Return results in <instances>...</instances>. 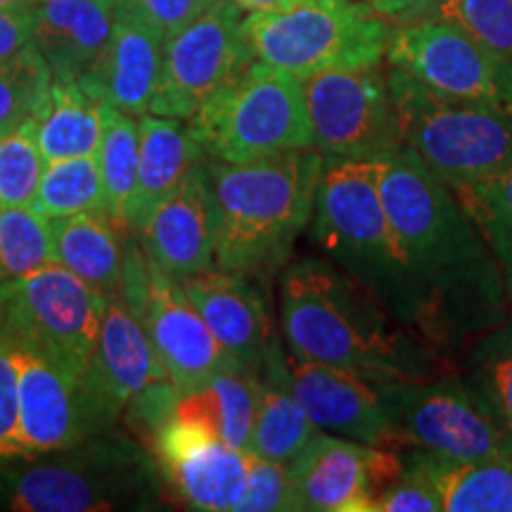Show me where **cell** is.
Instances as JSON below:
<instances>
[{"mask_svg":"<svg viewBox=\"0 0 512 512\" xmlns=\"http://www.w3.org/2000/svg\"><path fill=\"white\" fill-rule=\"evenodd\" d=\"M380 195L418 294V337L448 361L505 320L501 268L458 195L401 147L377 162Z\"/></svg>","mask_w":512,"mask_h":512,"instance_id":"cell-1","label":"cell"},{"mask_svg":"<svg viewBox=\"0 0 512 512\" xmlns=\"http://www.w3.org/2000/svg\"><path fill=\"white\" fill-rule=\"evenodd\" d=\"M280 330L292 358L351 370L375 384L458 370L325 256H306L283 268Z\"/></svg>","mask_w":512,"mask_h":512,"instance_id":"cell-2","label":"cell"},{"mask_svg":"<svg viewBox=\"0 0 512 512\" xmlns=\"http://www.w3.org/2000/svg\"><path fill=\"white\" fill-rule=\"evenodd\" d=\"M207 166L219 207L214 268L256 283L273 278L309 228L325 157L306 147L245 164L207 159Z\"/></svg>","mask_w":512,"mask_h":512,"instance_id":"cell-3","label":"cell"},{"mask_svg":"<svg viewBox=\"0 0 512 512\" xmlns=\"http://www.w3.org/2000/svg\"><path fill=\"white\" fill-rule=\"evenodd\" d=\"M162 486L150 448L133 434L112 430L62 451L0 465V510H155Z\"/></svg>","mask_w":512,"mask_h":512,"instance_id":"cell-4","label":"cell"},{"mask_svg":"<svg viewBox=\"0 0 512 512\" xmlns=\"http://www.w3.org/2000/svg\"><path fill=\"white\" fill-rule=\"evenodd\" d=\"M309 240L418 337V294L384 209L377 162L325 157Z\"/></svg>","mask_w":512,"mask_h":512,"instance_id":"cell-5","label":"cell"},{"mask_svg":"<svg viewBox=\"0 0 512 512\" xmlns=\"http://www.w3.org/2000/svg\"><path fill=\"white\" fill-rule=\"evenodd\" d=\"M211 162L245 164L313 147L304 83L254 60L188 121Z\"/></svg>","mask_w":512,"mask_h":512,"instance_id":"cell-6","label":"cell"},{"mask_svg":"<svg viewBox=\"0 0 512 512\" xmlns=\"http://www.w3.org/2000/svg\"><path fill=\"white\" fill-rule=\"evenodd\" d=\"M384 67L403 147L434 176L453 188L512 169V110L444 98L401 69Z\"/></svg>","mask_w":512,"mask_h":512,"instance_id":"cell-7","label":"cell"},{"mask_svg":"<svg viewBox=\"0 0 512 512\" xmlns=\"http://www.w3.org/2000/svg\"><path fill=\"white\" fill-rule=\"evenodd\" d=\"M392 29L366 0H306L283 12L245 17L256 60L302 81L332 69L382 64Z\"/></svg>","mask_w":512,"mask_h":512,"instance_id":"cell-8","label":"cell"},{"mask_svg":"<svg viewBox=\"0 0 512 512\" xmlns=\"http://www.w3.org/2000/svg\"><path fill=\"white\" fill-rule=\"evenodd\" d=\"M394 451H425L456 463L512 460V441L458 370L377 384Z\"/></svg>","mask_w":512,"mask_h":512,"instance_id":"cell-9","label":"cell"},{"mask_svg":"<svg viewBox=\"0 0 512 512\" xmlns=\"http://www.w3.org/2000/svg\"><path fill=\"white\" fill-rule=\"evenodd\" d=\"M107 299L55 261L0 283V330L15 344L83 373Z\"/></svg>","mask_w":512,"mask_h":512,"instance_id":"cell-10","label":"cell"},{"mask_svg":"<svg viewBox=\"0 0 512 512\" xmlns=\"http://www.w3.org/2000/svg\"><path fill=\"white\" fill-rule=\"evenodd\" d=\"M302 83L313 147L323 157L380 162L403 147L384 62L320 72Z\"/></svg>","mask_w":512,"mask_h":512,"instance_id":"cell-11","label":"cell"},{"mask_svg":"<svg viewBox=\"0 0 512 512\" xmlns=\"http://www.w3.org/2000/svg\"><path fill=\"white\" fill-rule=\"evenodd\" d=\"M384 62L444 98L512 110V62L444 17L394 24Z\"/></svg>","mask_w":512,"mask_h":512,"instance_id":"cell-12","label":"cell"},{"mask_svg":"<svg viewBox=\"0 0 512 512\" xmlns=\"http://www.w3.org/2000/svg\"><path fill=\"white\" fill-rule=\"evenodd\" d=\"M254 60L245 34V12L233 0H219L164 41L162 72L150 112L190 121L211 95Z\"/></svg>","mask_w":512,"mask_h":512,"instance_id":"cell-13","label":"cell"},{"mask_svg":"<svg viewBox=\"0 0 512 512\" xmlns=\"http://www.w3.org/2000/svg\"><path fill=\"white\" fill-rule=\"evenodd\" d=\"M403 472L399 451L313 432L287 463L299 510L373 512L375 498Z\"/></svg>","mask_w":512,"mask_h":512,"instance_id":"cell-14","label":"cell"},{"mask_svg":"<svg viewBox=\"0 0 512 512\" xmlns=\"http://www.w3.org/2000/svg\"><path fill=\"white\" fill-rule=\"evenodd\" d=\"M164 377L169 375L152 349L145 325L114 297L107 302L93 354L81 373L88 430L91 434L117 430L126 403Z\"/></svg>","mask_w":512,"mask_h":512,"instance_id":"cell-15","label":"cell"},{"mask_svg":"<svg viewBox=\"0 0 512 512\" xmlns=\"http://www.w3.org/2000/svg\"><path fill=\"white\" fill-rule=\"evenodd\" d=\"M166 489L185 508L202 512L235 510L245 489L252 453L223 444L219 437L171 418L150 444Z\"/></svg>","mask_w":512,"mask_h":512,"instance_id":"cell-16","label":"cell"},{"mask_svg":"<svg viewBox=\"0 0 512 512\" xmlns=\"http://www.w3.org/2000/svg\"><path fill=\"white\" fill-rule=\"evenodd\" d=\"M143 325L166 375L181 394L200 387L223 370L242 366L211 335L209 325L185 294L181 280L166 275L152 259L150 299Z\"/></svg>","mask_w":512,"mask_h":512,"instance_id":"cell-17","label":"cell"},{"mask_svg":"<svg viewBox=\"0 0 512 512\" xmlns=\"http://www.w3.org/2000/svg\"><path fill=\"white\" fill-rule=\"evenodd\" d=\"M12 349L17 363L19 437L24 458L62 451L93 437L83 411L81 373L31 347L12 342Z\"/></svg>","mask_w":512,"mask_h":512,"instance_id":"cell-18","label":"cell"},{"mask_svg":"<svg viewBox=\"0 0 512 512\" xmlns=\"http://www.w3.org/2000/svg\"><path fill=\"white\" fill-rule=\"evenodd\" d=\"M219 207L209 181L207 157L190 166L166 200L140 230V245L171 278L183 280L214 268Z\"/></svg>","mask_w":512,"mask_h":512,"instance_id":"cell-19","label":"cell"},{"mask_svg":"<svg viewBox=\"0 0 512 512\" xmlns=\"http://www.w3.org/2000/svg\"><path fill=\"white\" fill-rule=\"evenodd\" d=\"M287 382L294 399L320 432L339 434L370 446L394 448L392 427L380 389L366 377L328 363L299 361L287 354Z\"/></svg>","mask_w":512,"mask_h":512,"instance_id":"cell-20","label":"cell"},{"mask_svg":"<svg viewBox=\"0 0 512 512\" xmlns=\"http://www.w3.org/2000/svg\"><path fill=\"white\" fill-rule=\"evenodd\" d=\"M181 285L221 347L245 368L261 373L278 335L259 283L242 273L209 268L183 278Z\"/></svg>","mask_w":512,"mask_h":512,"instance_id":"cell-21","label":"cell"},{"mask_svg":"<svg viewBox=\"0 0 512 512\" xmlns=\"http://www.w3.org/2000/svg\"><path fill=\"white\" fill-rule=\"evenodd\" d=\"M162 55L164 38L131 12L117 8L110 41L76 83L95 102L143 117L155 98Z\"/></svg>","mask_w":512,"mask_h":512,"instance_id":"cell-22","label":"cell"},{"mask_svg":"<svg viewBox=\"0 0 512 512\" xmlns=\"http://www.w3.org/2000/svg\"><path fill=\"white\" fill-rule=\"evenodd\" d=\"M117 0H38L34 43L53 81H76L110 41Z\"/></svg>","mask_w":512,"mask_h":512,"instance_id":"cell-23","label":"cell"},{"mask_svg":"<svg viewBox=\"0 0 512 512\" xmlns=\"http://www.w3.org/2000/svg\"><path fill=\"white\" fill-rule=\"evenodd\" d=\"M138 131V174L124 211L126 226L136 235L147 226L159 204L178 188L190 166L207 157L183 119L147 112L138 117Z\"/></svg>","mask_w":512,"mask_h":512,"instance_id":"cell-24","label":"cell"},{"mask_svg":"<svg viewBox=\"0 0 512 512\" xmlns=\"http://www.w3.org/2000/svg\"><path fill=\"white\" fill-rule=\"evenodd\" d=\"M48 230L55 264L69 268L112 302L119 292L126 242L133 230L107 211L48 219Z\"/></svg>","mask_w":512,"mask_h":512,"instance_id":"cell-25","label":"cell"},{"mask_svg":"<svg viewBox=\"0 0 512 512\" xmlns=\"http://www.w3.org/2000/svg\"><path fill=\"white\" fill-rule=\"evenodd\" d=\"M287 373H290L287 351L278 339L261 368L259 401H256L254 427L247 446L252 456L283 465L290 463L316 432V425L294 399Z\"/></svg>","mask_w":512,"mask_h":512,"instance_id":"cell-26","label":"cell"},{"mask_svg":"<svg viewBox=\"0 0 512 512\" xmlns=\"http://www.w3.org/2000/svg\"><path fill=\"white\" fill-rule=\"evenodd\" d=\"M259 370L235 366L209 377L200 387L178 396L174 418L202 427L223 444L247 451L252 437L256 401H259Z\"/></svg>","mask_w":512,"mask_h":512,"instance_id":"cell-27","label":"cell"},{"mask_svg":"<svg viewBox=\"0 0 512 512\" xmlns=\"http://www.w3.org/2000/svg\"><path fill=\"white\" fill-rule=\"evenodd\" d=\"M102 107L76 81H53L50 102L38 121V145L46 162L98 155Z\"/></svg>","mask_w":512,"mask_h":512,"instance_id":"cell-28","label":"cell"},{"mask_svg":"<svg viewBox=\"0 0 512 512\" xmlns=\"http://www.w3.org/2000/svg\"><path fill=\"white\" fill-rule=\"evenodd\" d=\"M458 373L512 441V311L467 344Z\"/></svg>","mask_w":512,"mask_h":512,"instance_id":"cell-29","label":"cell"},{"mask_svg":"<svg viewBox=\"0 0 512 512\" xmlns=\"http://www.w3.org/2000/svg\"><path fill=\"white\" fill-rule=\"evenodd\" d=\"M425 453V451H422ZM437 482L441 510L512 512V460L456 463L425 453Z\"/></svg>","mask_w":512,"mask_h":512,"instance_id":"cell-30","label":"cell"},{"mask_svg":"<svg viewBox=\"0 0 512 512\" xmlns=\"http://www.w3.org/2000/svg\"><path fill=\"white\" fill-rule=\"evenodd\" d=\"M31 209L43 219H60L86 211L110 214L98 155L48 162Z\"/></svg>","mask_w":512,"mask_h":512,"instance_id":"cell-31","label":"cell"},{"mask_svg":"<svg viewBox=\"0 0 512 512\" xmlns=\"http://www.w3.org/2000/svg\"><path fill=\"white\" fill-rule=\"evenodd\" d=\"M453 192L489 242L512 306V169L482 181L453 185Z\"/></svg>","mask_w":512,"mask_h":512,"instance_id":"cell-32","label":"cell"},{"mask_svg":"<svg viewBox=\"0 0 512 512\" xmlns=\"http://www.w3.org/2000/svg\"><path fill=\"white\" fill-rule=\"evenodd\" d=\"M102 140L98 150V164L105 185L107 209L114 219L124 221L126 202L131 197L138 174L140 131L138 119L112 105H102Z\"/></svg>","mask_w":512,"mask_h":512,"instance_id":"cell-33","label":"cell"},{"mask_svg":"<svg viewBox=\"0 0 512 512\" xmlns=\"http://www.w3.org/2000/svg\"><path fill=\"white\" fill-rule=\"evenodd\" d=\"M53 76L36 43L0 64V136L24 121H41L48 110Z\"/></svg>","mask_w":512,"mask_h":512,"instance_id":"cell-34","label":"cell"},{"mask_svg":"<svg viewBox=\"0 0 512 512\" xmlns=\"http://www.w3.org/2000/svg\"><path fill=\"white\" fill-rule=\"evenodd\" d=\"M38 121H24L0 136V209L31 207L46 171Z\"/></svg>","mask_w":512,"mask_h":512,"instance_id":"cell-35","label":"cell"},{"mask_svg":"<svg viewBox=\"0 0 512 512\" xmlns=\"http://www.w3.org/2000/svg\"><path fill=\"white\" fill-rule=\"evenodd\" d=\"M53 261L48 219L31 207L0 209V283Z\"/></svg>","mask_w":512,"mask_h":512,"instance_id":"cell-36","label":"cell"},{"mask_svg":"<svg viewBox=\"0 0 512 512\" xmlns=\"http://www.w3.org/2000/svg\"><path fill=\"white\" fill-rule=\"evenodd\" d=\"M512 62V0H446L434 12Z\"/></svg>","mask_w":512,"mask_h":512,"instance_id":"cell-37","label":"cell"},{"mask_svg":"<svg viewBox=\"0 0 512 512\" xmlns=\"http://www.w3.org/2000/svg\"><path fill=\"white\" fill-rule=\"evenodd\" d=\"M403 472L375 498L373 512H437L441 496L434 482L427 456L422 451H399Z\"/></svg>","mask_w":512,"mask_h":512,"instance_id":"cell-38","label":"cell"},{"mask_svg":"<svg viewBox=\"0 0 512 512\" xmlns=\"http://www.w3.org/2000/svg\"><path fill=\"white\" fill-rule=\"evenodd\" d=\"M299 510L297 494L287 475V465L273 460H249L245 489L233 512H292Z\"/></svg>","mask_w":512,"mask_h":512,"instance_id":"cell-39","label":"cell"},{"mask_svg":"<svg viewBox=\"0 0 512 512\" xmlns=\"http://www.w3.org/2000/svg\"><path fill=\"white\" fill-rule=\"evenodd\" d=\"M24 458L19 437L17 363L10 337L0 330V465Z\"/></svg>","mask_w":512,"mask_h":512,"instance_id":"cell-40","label":"cell"},{"mask_svg":"<svg viewBox=\"0 0 512 512\" xmlns=\"http://www.w3.org/2000/svg\"><path fill=\"white\" fill-rule=\"evenodd\" d=\"M216 3L219 0H117V8L131 12L166 41Z\"/></svg>","mask_w":512,"mask_h":512,"instance_id":"cell-41","label":"cell"},{"mask_svg":"<svg viewBox=\"0 0 512 512\" xmlns=\"http://www.w3.org/2000/svg\"><path fill=\"white\" fill-rule=\"evenodd\" d=\"M36 5L0 8V64L12 60L34 43Z\"/></svg>","mask_w":512,"mask_h":512,"instance_id":"cell-42","label":"cell"},{"mask_svg":"<svg viewBox=\"0 0 512 512\" xmlns=\"http://www.w3.org/2000/svg\"><path fill=\"white\" fill-rule=\"evenodd\" d=\"M366 3L387 22L406 24L422 17H432L446 0H366Z\"/></svg>","mask_w":512,"mask_h":512,"instance_id":"cell-43","label":"cell"},{"mask_svg":"<svg viewBox=\"0 0 512 512\" xmlns=\"http://www.w3.org/2000/svg\"><path fill=\"white\" fill-rule=\"evenodd\" d=\"M235 5L242 12H283L290 8H297V5L306 3V0H233Z\"/></svg>","mask_w":512,"mask_h":512,"instance_id":"cell-44","label":"cell"},{"mask_svg":"<svg viewBox=\"0 0 512 512\" xmlns=\"http://www.w3.org/2000/svg\"><path fill=\"white\" fill-rule=\"evenodd\" d=\"M38 0H0V8H10V5H36Z\"/></svg>","mask_w":512,"mask_h":512,"instance_id":"cell-45","label":"cell"}]
</instances>
